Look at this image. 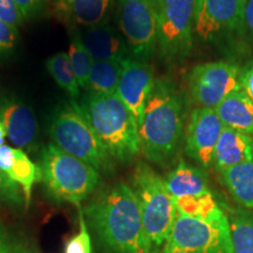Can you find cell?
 <instances>
[{"instance_id":"cell-19","label":"cell","mask_w":253,"mask_h":253,"mask_svg":"<svg viewBox=\"0 0 253 253\" xmlns=\"http://www.w3.org/2000/svg\"><path fill=\"white\" fill-rule=\"evenodd\" d=\"M214 110L224 126L253 136V101L244 89L232 91Z\"/></svg>"},{"instance_id":"cell-15","label":"cell","mask_w":253,"mask_h":253,"mask_svg":"<svg viewBox=\"0 0 253 253\" xmlns=\"http://www.w3.org/2000/svg\"><path fill=\"white\" fill-rule=\"evenodd\" d=\"M81 38L94 61L123 62L131 56L125 38L108 23L86 28Z\"/></svg>"},{"instance_id":"cell-18","label":"cell","mask_w":253,"mask_h":253,"mask_svg":"<svg viewBox=\"0 0 253 253\" xmlns=\"http://www.w3.org/2000/svg\"><path fill=\"white\" fill-rule=\"evenodd\" d=\"M113 0H56L60 14L74 27L89 28L108 23Z\"/></svg>"},{"instance_id":"cell-5","label":"cell","mask_w":253,"mask_h":253,"mask_svg":"<svg viewBox=\"0 0 253 253\" xmlns=\"http://www.w3.org/2000/svg\"><path fill=\"white\" fill-rule=\"evenodd\" d=\"M42 179L55 199L79 205L86 201L100 183V173L84 161L63 153L53 143L41 150Z\"/></svg>"},{"instance_id":"cell-24","label":"cell","mask_w":253,"mask_h":253,"mask_svg":"<svg viewBox=\"0 0 253 253\" xmlns=\"http://www.w3.org/2000/svg\"><path fill=\"white\" fill-rule=\"evenodd\" d=\"M46 68L56 84L62 88L72 100L75 101L80 97V86L69 61L68 53L60 52L50 56L46 61Z\"/></svg>"},{"instance_id":"cell-4","label":"cell","mask_w":253,"mask_h":253,"mask_svg":"<svg viewBox=\"0 0 253 253\" xmlns=\"http://www.w3.org/2000/svg\"><path fill=\"white\" fill-rule=\"evenodd\" d=\"M130 188L140 205L143 227L151 249L162 248L177 216L175 198L162 177L143 162L135 167Z\"/></svg>"},{"instance_id":"cell-31","label":"cell","mask_w":253,"mask_h":253,"mask_svg":"<svg viewBox=\"0 0 253 253\" xmlns=\"http://www.w3.org/2000/svg\"><path fill=\"white\" fill-rule=\"evenodd\" d=\"M49 0H14L24 18H31L45 7Z\"/></svg>"},{"instance_id":"cell-27","label":"cell","mask_w":253,"mask_h":253,"mask_svg":"<svg viewBox=\"0 0 253 253\" xmlns=\"http://www.w3.org/2000/svg\"><path fill=\"white\" fill-rule=\"evenodd\" d=\"M0 203L12 208H20L25 205L23 190L1 170H0Z\"/></svg>"},{"instance_id":"cell-33","label":"cell","mask_w":253,"mask_h":253,"mask_svg":"<svg viewBox=\"0 0 253 253\" xmlns=\"http://www.w3.org/2000/svg\"><path fill=\"white\" fill-rule=\"evenodd\" d=\"M240 82L251 100L253 101V61L249 62L240 72Z\"/></svg>"},{"instance_id":"cell-25","label":"cell","mask_w":253,"mask_h":253,"mask_svg":"<svg viewBox=\"0 0 253 253\" xmlns=\"http://www.w3.org/2000/svg\"><path fill=\"white\" fill-rule=\"evenodd\" d=\"M69 33H71V45H69L68 50L69 61H71L73 71H74L75 77H77L79 86L82 89H86L94 60L91 59V56L84 45L81 32L77 27H74L72 28Z\"/></svg>"},{"instance_id":"cell-22","label":"cell","mask_w":253,"mask_h":253,"mask_svg":"<svg viewBox=\"0 0 253 253\" xmlns=\"http://www.w3.org/2000/svg\"><path fill=\"white\" fill-rule=\"evenodd\" d=\"M122 72V62L94 61L87 84V93L115 94Z\"/></svg>"},{"instance_id":"cell-30","label":"cell","mask_w":253,"mask_h":253,"mask_svg":"<svg viewBox=\"0 0 253 253\" xmlns=\"http://www.w3.org/2000/svg\"><path fill=\"white\" fill-rule=\"evenodd\" d=\"M18 28L9 26L0 20V56L8 54L14 49L18 41Z\"/></svg>"},{"instance_id":"cell-26","label":"cell","mask_w":253,"mask_h":253,"mask_svg":"<svg viewBox=\"0 0 253 253\" xmlns=\"http://www.w3.org/2000/svg\"><path fill=\"white\" fill-rule=\"evenodd\" d=\"M175 203L177 212L199 219L212 218L221 211L219 205L213 199L212 194L175 198Z\"/></svg>"},{"instance_id":"cell-20","label":"cell","mask_w":253,"mask_h":253,"mask_svg":"<svg viewBox=\"0 0 253 253\" xmlns=\"http://www.w3.org/2000/svg\"><path fill=\"white\" fill-rule=\"evenodd\" d=\"M164 182L173 198L211 194L204 172L184 162L168 173Z\"/></svg>"},{"instance_id":"cell-23","label":"cell","mask_w":253,"mask_h":253,"mask_svg":"<svg viewBox=\"0 0 253 253\" xmlns=\"http://www.w3.org/2000/svg\"><path fill=\"white\" fill-rule=\"evenodd\" d=\"M227 218L233 253H253V212L232 210Z\"/></svg>"},{"instance_id":"cell-35","label":"cell","mask_w":253,"mask_h":253,"mask_svg":"<svg viewBox=\"0 0 253 253\" xmlns=\"http://www.w3.org/2000/svg\"><path fill=\"white\" fill-rule=\"evenodd\" d=\"M6 138V131L4 128V125H2V120H1V115H0V147L4 144V141Z\"/></svg>"},{"instance_id":"cell-17","label":"cell","mask_w":253,"mask_h":253,"mask_svg":"<svg viewBox=\"0 0 253 253\" xmlns=\"http://www.w3.org/2000/svg\"><path fill=\"white\" fill-rule=\"evenodd\" d=\"M253 160V136L224 126L214 148L212 164L218 172Z\"/></svg>"},{"instance_id":"cell-11","label":"cell","mask_w":253,"mask_h":253,"mask_svg":"<svg viewBox=\"0 0 253 253\" xmlns=\"http://www.w3.org/2000/svg\"><path fill=\"white\" fill-rule=\"evenodd\" d=\"M240 72L235 63L225 61L197 65L189 75L192 101L198 108L214 109L227 95L243 89Z\"/></svg>"},{"instance_id":"cell-3","label":"cell","mask_w":253,"mask_h":253,"mask_svg":"<svg viewBox=\"0 0 253 253\" xmlns=\"http://www.w3.org/2000/svg\"><path fill=\"white\" fill-rule=\"evenodd\" d=\"M78 104L110 157L128 163L141 153L137 122L116 93H87Z\"/></svg>"},{"instance_id":"cell-14","label":"cell","mask_w":253,"mask_h":253,"mask_svg":"<svg viewBox=\"0 0 253 253\" xmlns=\"http://www.w3.org/2000/svg\"><path fill=\"white\" fill-rule=\"evenodd\" d=\"M1 120L6 137L21 150L34 151L38 148L39 128L33 110L15 99H6L1 106Z\"/></svg>"},{"instance_id":"cell-21","label":"cell","mask_w":253,"mask_h":253,"mask_svg":"<svg viewBox=\"0 0 253 253\" xmlns=\"http://www.w3.org/2000/svg\"><path fill=\"white\" fill-rule=\"evenodd\" d=\"M220 181L237 203L253 209V160L220 172Z\"/></svg>"},{"instance_id":"cell-16","label":"cell","mask_w":253,"mask_h":253,"mask_svg":"<svg viewBox=\"0 0 253 253\" xmlns=\"http://www.w3.org/2000/svg\"><path fill=\"white\" fill-rule=\"evenodd\" d=\"M0 170L23 190L25 207H28L32 197V189L37 182L42 179V172L24 150L2 144L0 147Z\"/></svg>"},{"instance_id":"cell-12","label":"cell","mask_w":253,"mask_h":253,"mask_svg":"<svg viewBox=\"0 0 253 253\" xmlns=\"http://www.w3.org/2000/svg\"><path fill=\"white\" fill-rule=\"evenodd\" d=\"M224 125L218 118L216 110L196 108L190 115L186 131V155L199 166L210 167Z\"/></svg>"},{"instance_id":"cell-7","label":"cell","mask_w":253,"mask_h":253,"mask_svg":"<svg viewBox=\"0 0 253 253\" xmlns=\"http://www.w3.org/2000/svg\"><path fill=\"white\" fill-rule=\"evenodd\" d=\"M157 253H233L227 214L223 210L209 219L177 212L172 229Z\"/></svg>"},{"instance_id":"cell-28","label":"cell","mask_w":253,"mask_h":253,"mask_svg":"<svg viewBox=\"0 0 253 253\" xmlns=\"http://www.w3.org/2000/svg\"><path fill=\"white\" fill-rule=\"evenodd\" d=\"M65 253H91V238L82 211L80 212V230L78 235L67 243Z\"/></svg>"},{"instance_id":"cell-2","label":"cell","mask_w":253,"mask_h":253,"mask_svg":"<svg viewBox=\"0 0 253 253\" xmlns=\"http://www.w3.org/2000/svg\"><path fill=\"white\" fill-rule=\"evenodd\" d=\"M184 106L167 79H155L138 126L140 151L150 162L163 164L175 155L183 134Z\"/></svg>"},{"instance_id":"cell-34","label":"cell","mask_w":253,"mask_h":253,"mask_svg":"<svg viewBox=\"0 0 253 253\" xmlns=\"http://www.w3.org/2000/svg\"><path fill=\"white\" fill-rule=\"evenodd\" d=\"M14 243L5 230L0 229V253H17Z\"/></svg>"},{"instance_id":"cell-9","label":"cell","mask_w":253,"mask_h":253,"mask_svg":"<svg viewBox=\"0 0 253 253\" xmlns=\"http://www.w3.org/2000/svg\"><path fill=\"white\" fill-rule=\"evenodd\" d=\"M155 4L157 48L168 62H179L192 48L195 0H155Z\"/></svg>"},{"instance_id":"cell-1","label":"cell","mask_w":253,"mask_h":253,"mask_svg":"<svg viewBox=\"0 0 253 253\" xmlns=\"http://www.w3.org/2000/svg\"><path fill=\"white\" fill-rule=\"evenodd\" d=\"M107 253H151L140 205L130 186L116 182L82 211Z\"/></svg>"},{"instance_id":"cell-6","label":"cell","mask_w":253,"mask_h":253,"mask_svg":"<svg viewBox=\"0 0 253 253\" xmlns=\"http://www.w3.org/2000/svg\"><path fill=\"white\" fill-rule=\"evenodd\" d=\"M48 132L52 143L63 153L84 161L97 171L110 168L112 157L96 137L77 101L72 100L55 110Z\"/></svg>"},{"instance_id":"cell-10","label":"cell","mask_w":253,"mask_h":253,"mask_svg":"<svg viewBox=\"0 0 253 253\" xmlns=\"http://www.w3.org/2000/svg\"><path fill=\"white\" fill-rule=\"evenodd\" d=\"M118 21L132 58L149 60L157 48L155 0H118Z\"/></svg>"},{"instance_id":"cell-13","label":"cell","mask_w":253,"mask_h":253,"mask_svg":"<svg viewBox=\"0 0 253 253\" xmlns=\"http://www.w3.org/2000/svg\"><path fill=\"white\" fill-rule=\"evenodd\" d=\"M155 82L154 68L147 61L130 56L122 62L116 95L128 107L140 126L144 107Z\"/></svg>"},{"instance_id":"cell-29","label":"cell","mask_w":253,"mask_h":253,"mask_svg":"<svg viewBox=\"0 0 253 253\" xmlns=\"http://www.w3.org/2000/svg\"><path fill=\"white\" fill-rule=\"evenodd\" d=\"M24 19L14 0H0V20L9 26L18 27Z\"/></svg>"},{"instance_id":"cell-32","label":"cell","mask_w":253,"mask_h":253,"mask_svg":"<svg viewBox=\"0 0 253 253\" xmlns=\"http://www.w3.org/2000/svg\"><path fill=\"white\" fill-rule=\"evenodd\" d=\"M245 43L253 50V0H246L245 6Z\"/></svg>"},{"instance_id":"cell-8","label":"cell","mask_w":253,"mask_h":253,"mask_svg":"<svg viewBox=\"0 0 253 253\" xmlns=\"http://www.w3.org/2000/svg\"><path fill=\"white\" fill-rule=\"evenodd\" d=\"M246 0H195L194 32L217 46L245 43Z\"/></svg>"}]
</instances>
